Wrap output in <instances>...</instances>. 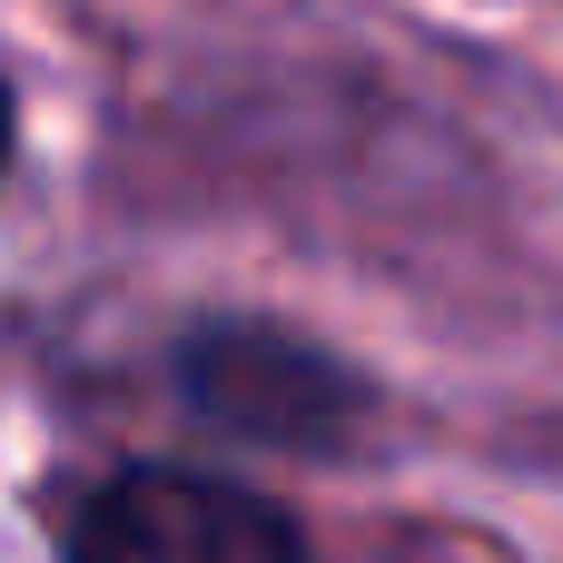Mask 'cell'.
<instances>
[{
    "mask_svg": "<svg viewBox=\"0 0 563 563\" xmlns=\"http://www.w3.org/2000/svg\"><path fill=\"white\" fill-rule=\"evenodd\" d=\"M188 406L247 445H336V426L356 416V376L307 356L297 336H267V327H218L188 346L178 366Z\"/></svg>",
    "mask_w": 563,
    "mask_h": 563,
    "instance_id": "obj_2",
    "label": "cell"
},
{
    "mask_svg": "<svg viewBox=\"0 0 563 563\" xmlns=\"http://www.w3.org/2000/svg\"><path fill=\"white\" fill-rule=\"evenodd\" d=\"M0 168H10V89H0Z\"/></svg>",
    "mask_w": 563,
    "mask_h": 563,
    "instance_id": "obj_3",
    "label": "cell"
},
{
    "mask_svg": "<svg viewBox=\"0 0 563 563\" xmlns=\"http://www.w3.org/2000/svg\"><path fill=\"white\" fill-rule=\"evenodd\" d=\"M69 563H307V534L257 485L188 475V465H129L79 505Z\"/></svg>",
    "mask_w": 563,
    "mask_h": 563,
    "instance_id": "obj_1",
    "label": "cell"
}]
</instances>
